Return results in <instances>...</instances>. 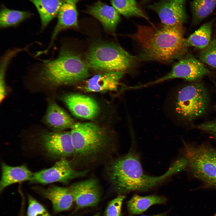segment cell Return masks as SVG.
Returning <instances> with one entry per match:
<instances>
[{"mask_svg":"<svg viewBox=\"0 0 216 216\" xmlns=\"http://www.w3.org/2000/svg\"><path fill=\"white\" fill-rule=\"evenodd\" d=\"M27 216H52L45 208L30 195H28Z\"/></svg>","mask_w":216,"mask_h":216,"instance_id":"28","label":"cell"},{"mask_svg":"<svg viewBox=\"0 0 216 216\" xmlns=\"http://www.w3.org/2000/svg\"><path fill=\"white\" fill-rule=\"evenodd\" d=\"M32 15L28 11L11 10L3 7L0 11V27L3 28L17 26Z\"/></svg>","mask_w":216,"mask_h":216,"instance_id":"25","label":"cell"},{"mask_svg":"<svg viewBox=\"0 0 216 216\" xmlns=\"http://www.w3.org/2000/svg\"><path fill=\"white\" fill-rule=\"evenodd\" d=\"M213 82H214V86H215V88H216V82H214V81H213ZM215 109L216 110V105L215 106Z\"/></svg>","mask_w":216,"mask_h":216,"instance_id":"32","label":"cell"},{"mask_svg":"<svg viewBox=\"0 0 216 216\" xmlns=\"http://www.w3.org/2000/svg\"><path fill=\"white\" fill-rule=\"evenodd\" d=\"M76 209L96 206L100 196V188L95 179L91 178L74 183L69 187Z\"/></svg>","mask_w":216,"mask_h":216,"instance_id":"12","label":"cell"},{"mask_svg":"<svg viewBox=\"0 0 216 216\" xmlns=\"http://www.w3.org/2000/svg\"><path fill=\"white\" fill-rule=\"evenodd\" d=\"M63 100L74 116L78 118L92 119L98 115L99 108L96 102L92 98L77 94L65 95Z\"/></svg>","mask_w":216,"mask_h":216,"instance_id":"13","label":"cell"},{"mask_svg":"<svg viewBox=\"0 0 216 216\" xmlns=\"http://www.w3.org/2000/svg\"><path fill=\"white\" fill-rule=\"evenodd\" d=\"M212 22H207L186 38L188 47L192 46L202 50L209 44L211 41Z\"/></svg>","mask_w":216,"mask_h":216,"instance_id":"22","label":"cell"},{"mask_svg":"<svg viewBox=\"0 0 216 216\" xmlns=\"http://www.w3.org/2000/svg\"><path fill=\"white\" fill-rule=\"evenodd\" d=\"M125 73L110 71L96 74L86 81L82 88L89 92L116 91L120 80Z\"/></svg>","mask_w":216,"mask_h":216,"instance_id":"15","label":"cell"},{"mask_svg":"<svg viewBox=\"0 0 216 216\" xmlns=\"http://www.w3.org/2000/svg\"><path fill=\"white\" fill-rule=\"evenodd\" d=\"M190 6L193 24H197L213 11L216 7V0H193Z\"/></svg>","mask_w":216,"mask_h":216,"instance_id":"23","label":"cell"},{"mask_svg":"<svg viewBox=\"0 0 216 216\" xmlns=\"http://www.w3.org/2000/svg\"><path fill=\"white\" fill-rule=\"evenodd\" d=\"M186 0H163L148 6L156 12L162 24L168 26L182 25L187 20Z\"/></svg>","mask_w":216,"mask_h":216,"instance_id":"11","label":"cell"},{"mask_svg":"<svg viewBox=\"0 0 216 216\" xmlns=\"http://www.w3.org/2000/svg\"><path fill=\"white\" fill-rule=\"evenodd\" d=\"M184 144V157L192 175L206 188L216 189V149L205 144Z\"/></svg>","mask_w":216,"mask_h":216,"instance_id":"7","label":"cell"},{"mask_svg":"<svg viewBox=\"0 0 216 216\" xmlns=\"http://www.w3.org/2000/svg\"><path fill=\"white\" fill-rule=\"evenodd\" d=\"M139 61L117 44L99 43L91 46L86 52L85 61L89 68L103 72H126Z\"/></svg>","mask_w":216,"mask_h":216,"instance_id":"5","label":"cell"},{"mask_svg":"<svg viewBox=\"0 0 216 216\" xmlns=\"http://www.w3.org/2000/svg\"><path fill=\"white\" fill-rule=\"evenodd\" d=\"M210 72L204 64L192 56H186L176 63L166 75L153 81L141 85L142 88L164 81L180 78L191 82L199 80Z\"/></svg>","mask_w":216,"mask_h":216,"instance_id":"8","label":"cell"},{"mask_svg":"<svg viewBox=\"0 0 216 216\" xmlns=\"http://www.w3.org/2000/svg\"><path fill=\"white\" fill-rule=\"evenodd\" d=\"M2 176L0 182V191L13 184L30 181L33 173L25 165L12 166L2 162L1 165Z\"/></svg>","mask_w":216,"mask_h":216,"instance_id":"19","label":"cell"},{"mask_svg":"<svg viewBox=\"0 0 216 216\" xmlns=\"http://www.w3.org/2000/svg\"><path fill=\"white\" fill-rule=\"evenodd\" d=\"M85 12L98 19L106 31L113 32L120 20L119 13L113 7L100 1L88 6Z\"/></svg>","mask_w":216,"mask_h":216,"instance_id":"17","label":"cell"},{"mask_svg":"<svg viewBox=\"0 0 216 216\" xmlns=\"http://www.w3.org/2000/svg\"><path fill=\"white\" fill-rule=\"evenodd\" d=\"M14 49L8 50L3 56L1 60L0 67V101L4 98L6 94L5 76L7 67L12 59L17 54Z\"/></svg>","mask_w":216,"mask_h":216,"instance_id":"26","label":"cell"},{"mask_svg":"<svg viewBox=\"0 0 216 216\" xmlns=\"http://www.w3.org/2000/svg\"><path fill=\"white\" fill-rule=\"evenodd\" d=\"M195 127L211 135L216 139V119L196 125Z\"/></svg>","mask_w":216,"mask_h":216,"instance_id":"30","label":"cell"},{"mask_svg":"<svg viewBox=\"0 0 216 216\" xmlns=\"http://www.w3.org/2000/svg\"><path fill=\"white\" fill-rule=\"evenodd\" d=\"M41 146L48 157L52 158H66L73 156L74 149L70 132H53L41 136Z\"/></svg>","mask_w":216,"mask_h":216,"instance_id":"10","label":"cell"},{"mask_svg":"<svg viewBox=\"0 0 216 216\" xmlns=\"http://www.w3.org/2000/svg\"><path fill=\"white\" fill-rule=\"evenodd\" d=\"M126 196L119 194L108 203L105 212V216H121L122 203Z\"/></svg>","mask_w":216,"mask_h":216,"instance_id":"29","label":"cell"},{"mask_svg":"<svg viewBox=\"0 0 216 216\" xmlns=\"http://www.w3.org/2000/svg\"><path fill=\"white\" fill-rule=\"evenodd\" d=\"M80 0H64L58 15L57 22L52 34L50 43L46 49L42 51L43 53L48 52L60 32L68 28H78V13L76 5Z\"/></svg>","mask_w":216,"mask_h":216,"instance_id":"14","label":"cell"},{"mask_svg":"<svg viewBox=\"0 0 216 216\" xmlns=\"http://www.w3.org/2000/svg\"><path fill=\"white\" fill-rule=\"evenodd\" d=\"M93 216H100V215H99V214H94V215Z\"/></svg>","mask_w":216,"mask_h":216,"instance_id":"33","label":"cell"},{"mask_svg":"<svg viewBox=\"0 0 216 216\" xmlns=\"http://www.w3.org/2000/svg\"><path fill=\"white\" fill-rule=\"evenodd\" d=\"M45 120L48 126L56 132L71 128L75 123L68 113L53 102L48 105Z\"/></svg>","mask_w":216,"mask_h":216,"instance_id":"18","label":"cell"},{"mask_svg":"<svg viewBox=\"0 0 216 216\" xmlns=\"http://www.w3.org/2000/svg\"><path fill=\"white\" fill-rule=\"evenodd\" d=\"M36 7L40 16L42 30L57 16L64 0H29Z\"/></svg>","mask_w":216,"mask_h":216,"instance_id":"21","label":"cell"},{"mask_svg":"<svg viewBox=\"0 0 216 216\" xmlns=\"http://www.w3.org/2000/svg\"><path fill=\"white\" fill-rule=\"evenodd\" d=\"M70 132L74 161L86 163L95 162L112 147L105 133L93 123H75Z\"/></svg>","mask_w":216,"mask_h":216,"instance_id":"4","label":"cell"},{"mask_svg":"<svg viewBox=\"0 0 216 216\" xmlns=\"http://www.w3.org/2000/svg\"><path fill=\"white\" fill-rule=\"evenodd\" d=\"M182 25L158 26L139 25L131 36L140 50L141 61L171 62L186 55L188 47Z\"/></svg>","mask_w":216,"mask_h":216,"instance_id":"1","label":"cell"},{"mask_svg":"<svg viewBox=\"0 0 216 216\" xmlns=\"http://www.w3.org/2000/svg\"><path fill=\"white\" fill-rule=\"evenodd\" d=\"M182 170L180 164L175 162L161 176L154 177L146 175L138 154L132 147L127 154L110 163L107 168L106 173L114 190L122 194L134 191L148 190Z\"/></svg>","mask_w":216,"mask_h":216,"instance_id":"2","label":"cell"},{"mask_svg":"<svg viewBox=\"0 0 216 216\" xmlns=\"http://www.w3.org/2000/svg\"><path fill=\"white\" fill-rule=\"evenodd\" d=\"M111 4L117 11L125 17L136 16L148 20L145 12L135 0H110Z\"/></svg>","mask_w":216,"mask_h":216,"instance_id":"24","label":"cell"},{"mask_svg":"<svg viewBox=\"0 0 216 216\" xmlns=\"http://www.w3.org/2000/svg\"><path fill=\"white\" fill-rule=\"evenodd\" d=\"M199 58L202 62L216 68V38L213 39L209 45L202 50Z\"/></svg>","mask_w":216,"mask_h":216,"instance_id":"27","label":"cell"},{"mask_svg":"<svg viewBox=\"0 0 216 216\" xmlns=\"http://www.w3.org/2000/svg\"><path fill=\"white\" fill-rule=\"evenodd\" d=\"M89 68L78 54L63 46L57 58L43 62L32 70L38 82L55 87L81 81L88 76Z\"/></svg>","mask_w":216,"mask_h":216,"instance_id":"3","label":"cell"},{"mask_svg":"<svg viewBox=\"0 0 216 216\" xmlns=\"http://www.w3.org/2000/svg\"><path fill=\"white\" fill-rule=\"evenodd\" d=\"M167 213L166 212H163L159 214H158L155 215H141L140 216H166L167 215Z\"/></svg>","mask_w":216,"mask_h":216,"instance_id":"31","label":"cell"},{"mask_svg":"<svg viewBox=\"0 0 216 216\" xmlns=\"http://www.w3.org/2000/svg\"><path fill=\"white\" fill-rule=\"evenodd\" d=\"M44 198L50 200L55 213L67 210L72 206L74 198L69 187L52 185L47 188H36Z\"/></svg>","mask_w":216,"mask_h":216,"instance_id":"16","label":"cell"},{"mask_svg":"<svg viewBox=\"0 0 216 216\" xmlns=\"http://www.w3.org/2000/svg\"><path fill=\"white\" fill-rule=\"evenodd\" d=\"M87 170H75L66 158L59 159L52 167L34 173L31 184H48L60 182L66 184L70 180L85 176Z\"/></svg>","mask_w":216,"mask_h":216,"instance_id":"9","label":"cell"},{"mask_svg":"<svg viewBox=\"0 0 216 216\" xmlns=\"http://www.w3.org/2000/svg\"><path fill=\"white\" fill-rule=\"evenodd\" d=\"M210 104L208 91L199 80L191 82L178 90L174 101V111L180 120L190 124L206 114Z\"/></svg>","mask_w":216,"mask_h":216,"instance_id":"6","label":"cell"},{"mask_svg":"<svg viewBox=\"0 0 216 216\" xmlns=\"http://www.w3.org/2000/svg\"><path fill=\"white\" fill-rule=\"evenodd\" d=\"M166 201V198L163 196L154 195L142 196L134 194L128 201L127 208L131 215L139 214L153 205L164 204Z\"/></svg>","mask_w":216,"mask_h":216,"instance_id":"20","label":"cell"}]
</instances>
